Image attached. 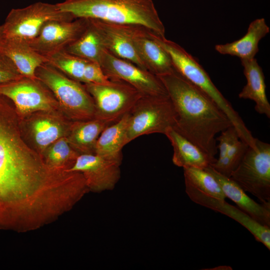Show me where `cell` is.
<instances>
[{"instance_id": "obj_3", "label": "cell", "mask_w": 270, "mask_h": 270, "mask_svg": "<svg viewBox=\"0 0 270 270\" xmlns=\"http://www.w3.org/2000/svg\"><path fill=\"white\" fill-rule=\"evenodd\" d=\"M56 4L74 18L140 26L164 36V26L152 0H66Z\"/></svg>"}, {"instance_id": "obj_5", "label": "cell", "mask_w": 270, "mask_h": 270, "mask_svg": "<svg viewBox=\"0 0 270 270\" xmlns=\"http://www.w3.org/2000/svg\"><path fill=\"white\" fill-rule=\"evenodd\" d=\"M175 124V112L168 94L142 95L129 112L126 144L145 134H164Z\"/></svg>"}, {"instance_id": "obj_6", "label": "cell", "mask_w": 270, "mask_h": 270, "mask_svg": "<svg viewBox=\"0 0 270 270\" xmlns=\"http://www.w3.org/2000/svg\"><path fill=\"white\" fill-rule=\"evenodd\" d=\"M230 178L262 203H270V144L256 138Z\"/></svg>"}, {"instance_id": "obj_14", "label": "cell", "mask_w": 270, "mask_h": 270, "mask_svg": "<svg viewBox=\"0 0 270 270\" xmlns=\"http://www.w3.org/2000/svg\"><path fill=\"white\" fill-rule=\"evenodd\" d=\"M186 186V192L194 203L224 214L246 228L255 239L270 250V227L258 223L238 207L220 200L204 194L196 190Z\"/></svg>"}, {"instance_id": "obj_1", "label": "cell", "mask_w": 270, "mask_h": 270, "mask_svg": "<svg viewBox=\"0 0 270 270\" xmlns=\"http://www.w3.org/2000/svg\"><path fill=\"white\" fill-rule=\"evenodd\" d=\"M8 100L0 94V226L26 232L56 216L64 199L66 178L24 141Z\"/></svg>"}, {"instance_id": "obj_32", "label": "cell", "mask_w": 270, "mask_h": 270, "mask_svg": "<svg viewBox=\"0 0 270 270\" xmlns=\"http://www.w3.org/2000/svg\"><path fill=\"white\" fill-rule=\"evenodd\" d=\"M12 62L2 54H0V84L22 77Z\"/></svg>"}, {"instance_id": "obj_10", "label": "cell", "mask_w": 270, "mask_h": 270, "mask_svg": "<svg viewBox=\"0 0 270 270\" xmlns=\"http://www.w3.org/2000/svg\"><path fill=\"white\" fill-rule=\"evenodd\" d=\"M0 94L12 101L16 114L50 111L56 103L50 90L38 78L22 76L0 84Z\"/></svg>"}, {"instance_id": "obj_31", "label": "cell", "mask_w": 270, "mask_h": 270, "mask_svg": "<svg viewBox=\"0 0 270 270\" xmlns=\"http://www.w3.org/2000/svg\"><path fill=\"white\" fill-rule=\"evenodd\" d=\"M239 138L235 128L232 126L220 132V136L216 138L219 143L216 146L219 151L218 158H223L234 143Z\"/></svg>"}, {"instance_id": "obj_25", "label": "cell", "mask_w": 270, "mask_h": 270, "mask_svg": "<svg viewBox=\"0 0 270 270\" xmlns=\"http://www.w3.org/2000/svg\"><path fill=\"white\" fill-rule=\"evenodd\" d=\"M79 155L71 146L66 137L63 136L50 144L42 157L50 168L68 171L74 166Z\"/></svg>"}, {"instance_id": "obj_26", "label": "cell", "mask_w": 270, "mask_h": 270, "mask_svg": "<svg viewBox=\"0 0 270 270\" xmlns=\"http://www.w3.org/2000/svg\"><path fill=\"white\" fill-rule=\"evenodd\" d=\"M185 186L220 200L226 196L215 178L207 170L194 168H183Z\"/></svg>"}, {"instance_id": "obj_23", "label": "cell", "mask_w": 270, "mask_h": 270, "mask_svg": "<svg viewBox=\"0 0 270 270\" xmlns=\"http://www.w3.org/2000/svg\"><path fill=\"white\" fill-rule=\"evenodd\" d=\"M129 112L104 128L96 142L94 154L122 162V149L126 144Z\"/></svg>"}, {"instance_id": "obj_19", "label": "cell", "mask_w": 270, "mask_h": 270, "mask_svg": "<svg viewBox=\"0 0 270 270\" xmlns=\"http://www.w3.org/2000/svg\"><path fill=\"white\" fill-rule=\"evenodd\" d=\"M164 135L173 147L172 161L174 165L182 168L204 169L216 162V158L210 157L174 128L168 129Z\"/></svg>"}, {"instance_id": "obj_33", "label": "cell", "mask_w": 270, "mask_h": 270, "mask_svg": "<svg viewBox=\"0 0 270 270\" xmlns=\"http://www.w3.org/2000/svg\"><path fill=\"white\" fill-rule=\"evenodd\" d=\"M2 36V25L0 26V38H1V36Z\"/></svg>"}, {"instance_id": "obj_13", "label": "cell", "mask_w": 270, "mask_h": 270, "mask_svg": "<svg viewBox=\"0 0 270 270\" xmlns=\"http://www.w3.org/2000/svg\"><path fill=\"white\" fill-rule=\"evenodd\" d=\"M88 21L86 18L50 21L29 43L36 50L46 56L64 50L81 35Z\"/></svg>"}, {"instance_id": "obj_24", "label": "cell", "mask_w": 270, "mask_h": 270, "mask_svg": "<svg viewBox=\"0 0 270 270\" xmlns=\"http://www.w3.org/2000/svg\"><path fill=\"white\" fill-rule=\"evenodd\" d=\"M81 35L64 50L88 61L100 64L106 50L100 36L90 18Z\"/></svg>"}, {"instance_id": "obj_9", "label": "cell", "mask_w": 270, "mask_h": 270, "mask_svg": "<svg viewBox=\"0 0 270 270\" xmlns=\"http://www.w3.org/2000/svg\"><path fill=\"white\" fill-rule=\"evenodd\" d=\"M95 105L94 118L110 124L129 112L142 96L132 86L122 80L106 84H84Z\"/></svg>"}, {"instance_id": "obj_8", "label": "cell", "mask_w": 270, "mask_h": 270, "mask_svg": "<svg viewBox=\"0 0 270 270\" xmlns=\"http://www.w3.org/2000/svg\"><path fill=\"white\" fill-rule=\"evenodd\" d=\"M74 19L71 14L61 10L57 4L38 2L24 8L11 10L2 24V35L30 42L48 22Z\"/></svg>"}, {"instance_id": "obj_4", "label": "cell", "mask_w": 270, "mask_h": 270, "mask_svg": "<svg viewBox=\"0 0 270 270\" xmlns=\"http://www.w3.org/2000/svg\"><path fill=\"white\" fill-rule=\"evenodd\" d=\"M36 76L50 90L74 121L94 118V101L84 84L69 78L48 62L36 70Z\"/></svg>"}, {"instance_id": "obj_21", "label": "cell", "mask_w": 270, "mask_h": 270, "mask_svg": "<svg viewBox=\"0 0 270 270\" xmlns=\"http://www.w3.org/2000/svg\"><path fill=\"white\" fill-rule=\"evenodd\" d=\"M269 32L265 20L258 18L250 24L243 37L232 42L216 44L215 49L220 54L236 56L240 60L252 59L258 51L259 42Z\"/></svg>"}, {"instance_id": "obj_17", "label": "cell", "mask_w": 270, "mask_h": 270, "mask_svg": "<svg viewBox=\"0 0 270 270\" xmlns=\"http://www.w3.org/2000/svg\"><path fill=\"white\" fill-rule=\"evenodd\" d=\"M0 52L12 62L22 76L32 79L37 78L36 70L48 61L28 42L3 35L0 38Z\"/></svg>"}, {"instance_id": "obj_15", "label": "cell", "mask_w": 270, "mask_h": 270, "mask_svg": "<svg viewBox=\"0 0 270 270\" xmlns=\"http://www.w3.org/2000/svg\"><path fill=\"white\" fill-rule=\"evenodd\" d=\"M131 26L134 45L146 70L158 76L172 72L170 58L154 40V32L140 26Z\"/></svg>"}, {"instance_id": "obj_27", "label": "cell", "mask_w": 270, "mask_h": 270, "mask_svg": "<svg viewBox=\"0 0 270 270\" xmlns=\"http://www.w3.org/2000/svg\"><path fill=\"white\" fill-rule=\"evenodd\" d=\"M32 134L42 154L46 149L68 132L56 121L48 118H40L34 120L31 126Z\"/></svg>"}, {"instance_id": "obj_7", "label": "cell", "mask_w": 270, "mask_h": 270, "mask_svg": "<svg viewBox=\"0 0 270 270\" xmlns=\"http://www.w3.org/2000/svg\"><path fill=\"white\" fill-rule=\"evenodd\" d=\"M153 37L169 54L174 68L203 91L229 118L236 111L214 84L208 74L191 54L178 44L153 33Z\"/></svg>"}, {"instance_id": "obj_22", "label": "cell", "mask_w": 270, "mask_h": 270, "mask_svg": "<svg viewBox=\"0 0 270 270\" xmlns=\"http://www.w3.org/2000/svg\"><path fill=\"white\" fill-rule=\"evenodd\" d=\"M110 124L96 118L74 121L70 125L66 138L71 146L80 154H94L100 135L104 128Z\"/></svg>"}, {"instance_id": "obj_12", "label": "cell", "mask_w": 270, "mask_h": 270, "mask_svg": "<svg viewBox=\"0 0 270 270\" xmlns=\"http://www.w3.org/2000/svg\"><path fill=\"white\" fill-rule=\"evenodd\" d=\"M121 164L96 154H82L68 171L81 172L89 191L100 192L115 188L120 178Z\"/></svg>"}, {"instance_id": "obj_30", "label": "cell", "mask_w": 270, "mask_h": 270, "mask_svg": "<svg viewBox=\"0 0 270 270\" xmlns=\"http://www.w3.org/2000/svg\"><path fill=\"white\" fill-rule=\"evenodd\" d=\"M84 78V84H106L110 82V80L104 73L100 64L90 61L86 63Z\"/></svg>"}, {"instance_id": "obj_18", "label": "cell", "mask_w": 270, "mask_h": 270, "mask_svg": "<svg viewBox=\"0 0 270 270\" xmlns=\"http://www.w3.org/2000/svg\"><path fill=\"white\" fill-rule=\"evenodd\" d=\"M204 170L217 180L226 198L231 200L238 208L258 223L270 227V203L256 202L230 178L220 174L210 166Z\"/></svg>"}, {"instance_id": "obj_29", "label": "cell", "mask_w": 270, "mask_h": 270, "mask_svg": "<svg viewBox=\"0 0 270 270\" xmlns=\"http://www.w3.org/2000/svg\"><path fill=\"white\" fill-rule=\"evenodd\" d=\"M248 146L246 143L238 139L234 143L223 158L216 159L210 166L220 174L230 177Z\"/></svg>"}, {"instance_id": "obj_2", "label": "cell", "mask_w": 270, "mask_h": 270, "mask_svg": "<svg viewBox=\"0 0 270 270\" xmlns=\"http://www.w3.org/2000/svg\"><path fill=\"white\" fill-rule=\"evenodd\" d=\"M172 104L174 129L212 158L218 154L216 135L232 126L218 106L176 70L158 76Z\"/></svg>"}, {"instance_id": "obj_28", "label": "cell", "mask_w": 270, "mask_h": 270, "mask_svg": "<svg viewBox=\"0 0 270 270\" xmlns=\"http://www.w3.org/2000/svg\"><path fill=\"white\" fill-rule=\"evenodd\" d=\"M48 62L69 78L84 83V74L88 60L72 54L64 50L46 56Z\"/></svg>"}, {"instance_id": "obj_11", "label": "cell", "mask_w": 270, "mask_h": 270, "mask_svg": "<svg viewBox=\"0 0 270 270\" xmlns=\"http://www.w3.org/2000/svg\"><path fill=\"white\" fill-rule=\"evenodd\" d=\"M100 64L110 80L126 82L142 95L168 94L158 76L132 62L112 54L106 50L102 56Z\"/></svg>"}, {"instance_id": "obj_16", "label": "cell", "mask_w": 270, "mask_h": 270, "mask_svg": "<svg viewBox=\"0 0 270 270\" xmlns=\"http://www.w3.org/2000/svg\"><path fill=\"white\" fill-rule=\"evenodd\" d=\"M90 19L98 30L106 50L119 58L146 70L134 45L131 24H117Z\"/></svg>"}, {"instance_id": "obj_20", "label": "cell", "mask_w": 270, "mask_h": 270, "mask_svg": "<svg viewBox=\"0 0 270 270\" xmlns=\"http://www.w3.org/2000/svg\"><path fill=\"white\" fill-rule=\"evenodd\" d=\"M240 60L247 82L238 96L254 101L256 112L270 118V104L266 92V85L262 68L255 58Z\"/></svg>"}]
</instances>
